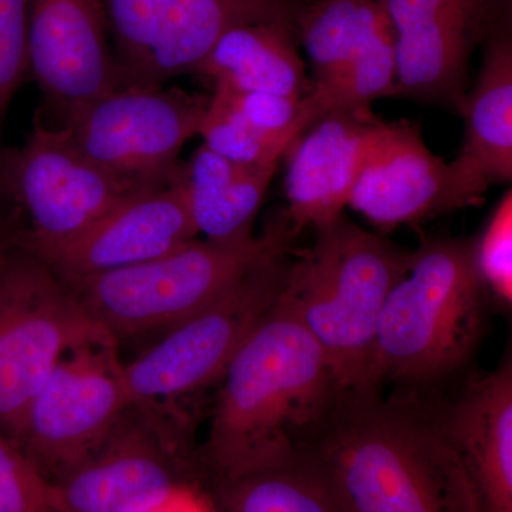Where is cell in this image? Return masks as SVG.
I'll return each instance as SVG.
<instances>
[{
  "label": "cell",
  "instance_id": "cell-31",
  "mask_svg": "<svg viewBox=\"0 0 512 512\" xmlns=\"http://www.w3.org/2000/svg\"><path fill=\"white\" fill-rule=\"evenodd\" d=\"M9 207L6 204L5 200H3L2 195H0V215L8 214Z\"/></svg>",
  "mask_w": 512,
  "mask_h": 512
},
{
  "label": "cell",
  "instance_id": "cell-15",
  "mask_svg": "<svg viewBox=\"0 0 512 512\" xmlns=\"http://www.w3.org/2000/svg\"><path fill=\"white\" fill-rule=\"evenodd\" d=\"M195 238L181 165L170 183L130 195L73 241L36 255L74 282L146 264Z\"/></svg>",
  "mask_w": 512,
  "mask_h": 512
},
{
  "label": "cell",
  "instance_id": "cell-3",
  "mask_svg": "<svg viewBox=\"0 0 512 512\" xmlns=\"http://www.w3.org/2000/svg\"><path fill=\"white\" fill-rule=\"evenodd\" d=\"M487 295L474 238L423 241L380 313L373 387L433 393L457 376L483 338Z\"/></svg>",
  "mask_w": 512,
  "mask_h": 512
},
{
  "label": "cell",
  "instance_id": "cell-1",
  "mask_svg": "<svg viewBox=\"0 0 512 512\" xmlns=\"http://www.w3.org/2000/svg\"><path fill=\"white\" fill-rule=\"evenodd\" d=\"M308 448L348 512H478L430 393L340 392Z\"/></svg>",
  "mask_w": 512,
  "mask_h": 512
},
{
  "label": "cell",
  "instance_id": "cell-20",
  "mask_svg": "<svg viewBox=\"0 0 512 512\" xmlns=\"http://www.w3.org/2000/svg\"><path fill=\"white\" fill-rule=\"evenodd\" d=\"M296 29L256 23L228 30L205 57L197 74L215 87L303 99L312 83L298 50Z\"/></svg>",
  "mask_w": 512,
  "mask_h": 512
},
{
  "label": "cell",
  "instance_id": "cell-9",
  "mask_svg": "<svg viewBox=\"0 0 512 512\" xmlns=\"http://www.w3.org/2000/svg\"><path fill=\"white\" fill-rule=\"evenodd\" d=\"M175 402L131 403L106 440L56 481L72 512H146L187 485L202 484Z\"/></svg>",
  "mask_w": 512,
  "mask_h": 512
},
{
  "label": "cell",
  "instance_id": "cell-18",
  "mask_svg": "<svg viewBox=\"0 0 512 512\" xmlns=\"http://www.w3.org/2000/svg\"><path fill=\"white\" fill-rule=\"evenodd\" d=\"M437 416L470 484L478 512H512V365L468 377Z\"/></svg>",
  "mask_w": 512,
  "mask_h": 512
},
{
  "label": "cell",
  "instance_id": "cell-12",
  "mask_svg": "<svg viewBox=\"0 0 512 512\" xmlns=\"http://www.w3.org/2000/svg\"><path fill=\"white\" fill-rule=\"evenodd\" d=\"M207 97L160 87H120L77 110L62 128L101 170L140 188L170 183L198 128Z\"/></svg>",
  "mask_w": 512,
  "mask_h": 512
},
{
  "label": "cell",
  "instance_id": "cell-10",
  "mask_svg": "<svg viewBox=\"0 0 512 512\" xmlns=\"http://www.w3.org/2000/svg\"><path fill=\"white\" fill-rule=\"evenodd\" d=\"M305 2L103 0L120 87H160L181 74H197L215 43L239 26L282 23L296 29Z\"/></svg>",
  "mask_w": 512,
  "mask_h": 512
},
{
  "label": "cell",
  "instance_id": "cell-21",
  "mask_svg": "<svg viewBox=\"0 0 512 512\" xmlns=\"http://www.w3.org/2000/svg\"><path fill=\"white\" fill-rule=\"evenodd\" d=\"M276 168L231 163L207 147L198 148L183 165L188 208L198 237L220 242L254 237L256 215Z\"/></svg>",
  "mask_w": 512,
  "mask_h": 512
},
{
  "label": "cell",
  "instance_id": "cell-16",
  "mask_svg": "<svg viewBox=\"0 0 512 512\" xmlns=\"http://www.w3.org/2000/svg\"><path fill=\"white\" fill-rule=\"evenodd\" d=\"M349 207L392 231L467 207L451 165L434 156L416 124L382 123L357 177Z\"/></svg>",
  "mask_w": 512,
  "mask_h": 512
},
{
  "label": "cell",
  "instance_id": "cell-19",
  "mask_svg": "<svg viewBox=\"0 0 512 512\" xmlns=\"http://www.w3.org/2000/svg\"><path fill=\"white\" fill-rule=\"evenodd\" d=\"M481 46L476 86L457 110L464 119L463 144L450 163L467 207L481 202L491 185L512 178L511 12L494 23Z\"/></svg>",
  "mask_w": 512,
  "mask_h": 512
},
{
  "label": "cell",
  "instance_id": "cell-23",
  "mask_svg": "<svg viewBox=\"0 0 512 512\" xmlns=\"http://www.w3.org/2000/svg\"><path fill=\"white\" fill-rule=\"evenodd\" d=\"M389 23L380 0H306L296 30L315 70L312 84L335 79Z\"/></svg>",
  "mask_w": 512,
  "mask_h": 512
},
{
  "label": "cell",
  "instance_id": "cell-17",
  "mask_svg": "<svg viewBox=\"0 0 512 512\" xmlns=\"http://www.w3.org/2000/svg\"><path fill=\"white\" fill-rule=\"evenodd\" d=\"M382 123L372 110H332L286 151L285 217L296 234L343 214Z\"/></svg>",
  "mask_w": 512,
  "mask_h": 512
},
{
  "label": "cell",
  "instance_id": "cell-25",
  "mask_svg": "<svg viewBox=\"0 0 512 512\" xmlns=\"http://www.w3.org/2000/svg\"><path fill=\"white\" fill-rule=\"evenodd\" d=\"M0 512H72L55 481L0 434Z\"/></svg>",
  "mask_w": 512,
  "mask_h": 512
},
{
  "label": "cell",
  "instance_id": "cell-7",
  "mask_svg": "<svg viewBox=\"0 0 512 512\" xmlns=\"http://www.w3.org/2000/svg\"><path fill=\"white\" fill-rule=\"evenodd\" d=\"M291 249L289 244L266 254L214 301L124 363L131 402H175L220 382L232 357L278 298Z\"/></svg>",
  "mask_w": 512,
  "mask_h": 512
},
{
  "label": "cell",
  "instance_id": "cell-2",
  "mask_svg": "<svg viewBox=\"0 0 512 512\" xmlns=\"http://www.w3.org/2000/svg\"><path fill=\"white\" fill-rule=\"evenodd\" d=\"M217 384L198 447L204 485L305 450L339 396L322 348L278 298Z\"/></svg>",
  "mask_w": 512,
  "mask_h": 512
},
{
  "label": "cell",
  "instance_id": "cell-22",
  "mask_svg": "<svg viewBox=\"0 0 512 512\" xmlns=\"http://www.w3.org/2000/svg\"><path fill=\"white\" fill-rule=\"evenodd\" d=\"M204 488L217 512H348L309 448Z\"/></svg>",
  "mask_w": 512,
  "mask_h": 512
},
{
  "label": "cell",
  "instance_id": "cell-8",
  "mask_svg": "<svg viewBox=\"0 0 512 512\" xmlns=\"http://www.w3.org/2000/svg\"><path fill=\"white\" fill-rule=\"evenodd\" d=\"M143 190L101 170L59 127L37 124L22 146L0 151V195L15 218V244L35 254L73 241Z\"/></svg>",
  "mask_w": 512,
  "mask_h": 512
},
{
  "label": "cell",
  "instance_id": "cell-30",
  "mask_svg": "<svg viewBox=\"0 0 512 512\" xmlns=\"http://www.w3.org/2000/svg\"><path fill=\"white\" fill-rule=\"evenodd\" d=\"M15 242V224L10 215H0V258Z\"/></svg>",
  "mask_w": 512,
  "mask_h": 512
},
{
  "label": "cell",
  "instance_id": "cell-28",
  "mask_svg": "<svg viewBox=\"0 0 512 512\" xmlns=\"http://www.w3.org/2000/svg\"><path fill=\"white\" fill-rule=\"evenodd\" d=\"M29 0H0V123L29 72Z\"/></svg>",
  "mask_w": 512,
  "mask_h": 512
},
{
  "label": "cell",
  "instance_id": "cell-14",
  "mask_svg": "<svg viewBox=\"0 0 512 512\" xmlns=\"http://www.w3.org/2000/svg\"><path fill=\"white\" fill-rule=\"evenodd\" d=\"M28 60L57 127L120 89L103 0H29Z\"/></svg>",
  "mask_w": 512,
  "mask_h": 512
},
{
  "label": "cell",
  "instance_id": "cell-13",
  "mask_svg": "<svg viewBox=\"0 0 512 512\" xmlns=\"http://www.w3.org/2000/svg\"><path fill=\"white\" fill-rule=\"evenodd\" d=\"M396 42L397 94L457 111L471 53L511 0H380Z\"/></svg>",
  "mask_w": 512,
  "mask_h": 512
},
{
  "label": "cell",
  "instance_id": "cell-27",
  "mask_svg": "<svg viewBox=\"0 0 512 512\" xmlns=\"http://www.w3.org/2000/svg\"><path fill=\"white\" fill-rule=\"evenodd\" d=\"M474 261L485 291L510 308L512 302V194H504L474 238Z\"/></svg>",
  "mask_w": 512,
  "mask_h": 512
},
{
  "label": "cell",
  "instance_id": "cell-29",
  "mask_svg": "<svg viewBox=\"0 0 512 512\" xmlns=\"http://www.w3.org/2000/svg\"><path fill=\"white\" fill-rule=\"evenodd\" d=\"M146 512H217L204 485L180 488Z\"/></svg>",
  "mask_w": 512,
  "mask_h": 512
},
{
  "label": "cell",
  "instance_id": "cell-4",
  "mask_svg": "<svg viewBox=\"0 0 512 512\" xmlns=\"http://www.w3.org/2000/svg\"><path fill=\"white\" fill-rule=\"evenodd\" d=\"M313 231L311 247L291 249L278 302L318 342L339 392L375 389L372 360L380 313L410 252L357 227L345 214Z\"/></svg>",
  "mask_w": 512,
  "mask_h": 512
},
{
  "label": "cell",
  "instance_id": "cell-5",
  "mask_svg": "<svg viewBox=\"0 0 512 512\" xmlns=\"http://www.w3.org/2000/svg\"><path fill=\"white\" fill-rule=\"evenodd\" d=\"M296 235L282 215L258 237L195 238L146 264L64 284L117 343L161 335L214 301L266 254L292 244Z\"/></svg>",
  "mask_w": 512,
  "mask_h": 512
},
{
  "label": "cell",
  "instance_id": "cell-6",
  "mask_svg": "<svg viewBox=\"0 0 512 512\" xmlns=\"http://www.w3.org/2000/svg\"><path fill=\"white\" fill-rule=\"evenodd\" d=\"M106 336L53 269L13 242L0 258V434L15 441L30 402L59 360Z\"/></svg>",
  "mask_w": 512,
  "mask_h": 512
},
{
  "label": "cell",
  "instance_id": "cell-11",
  "mask_svg": "<svg viewBox=\"0 0 512 512\" xmlns=\"http://www.w3.org/2000/svg\"><path fill=\"white\" fill-rule=\"evenodd\" d=\"M117 348L106 336L69 350L26 410L15 443L55 483L106 440L133 403Z\"/></svg>",
  "mask_w": 512,
  "mask_h": 512
},
{
  "label": "cell",
  "instance_id": "cell-24",
  "mask_svg": "<svg viewBox=\"0 0 512 512\" xmlns=\"http://www.w3.org/2000/svg\"><path fill=\"white\" fill-rule=\"evenodd\" d=\"M197 136L211 153L241 165H278L288 151L255 130L217 93L208 101Z\"/></svg>",
  "mask_w": 512,
  "mask_h": 512
},
{
  "label": "cell",
  "instance_id": "cell-26",
  "mask_svg": "<svg viewBox=\"0 0 512 512\" xmlns=\"http://www.w3.org/2000/svg\"><path fill=\"white\" fill-rule=\"evenodd\" d=\"M239 116L264 136L291 148L312 121L303 110V99L259 92H235L215 87Z\"/></svg>",
  "mask_w": 512,
  "mask_h": 512
}]
</instances>
